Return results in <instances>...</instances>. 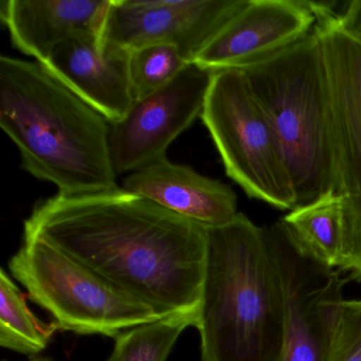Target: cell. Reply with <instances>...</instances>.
<instances>
[{
	"instance_id": "6da1fadb",
	"label": "cell",
	"mask_w": 361,
	"mask_h": 361,
	"mask_svg": "<svg viewBox=\"0 0 361 361\" xmlns=\"http://www.w3.org/2000/svg\"><path fill=\"white\" fill-rule=\"evenodd\" d=\"M24 236L54 245L161 317L197 314L207 229L143 196L122 187L58 193L35 204Z\"/></svg>"
},
{
	"instance_id": "7a4b0ae2",
	"label": "cell",
	"mask_w": 361,
	"mask_h": 361,
	"mask_svg": "<svg viewBox=\"0 0 361 361\" xmlns=\"http://www.w3.org/2000/svg\"><path fill=\"white\" fill-rule=\"evenodd\" d=\"M0 126L20 151L22 168L59 193L119 187L109 120L37 61L0 58Z\"/></svg>"
},
{
	"instance_id": "3957f363",
	"label": "cell",
	"mask_w": 361,
	"mask_h": 361,
	"mask_svg": "<svg viewBox=\"0 0 361 361\" xmlns=\"http://www.w3.org/2000/svg\"><path fill=\"white\" fill-rule=\"evenodd\" d=\"M207 234L195 323L202 361H278L286 306L266 229L238 213Z\"/></svg>"
},
{
	"instance_id": "277c9868",
	"label": "cell",
	"mask_w": 361,
	"mask_h": 361,
	"mask_svg": "<svg viewBox=\"0 0 361 361\" xmlns=\"http://www.w3.org/2000/svg\"><path fill=\"white\" fill-rule=\"evenodd\" d=\"M243 71L278 137L297 207L337 193L333 117L314 29L295 45Z\"/></svg>"
},
{
	"instance_id": "5b68a950",
	"label": "cell",
	"mask_w": 361,
	"mask_h": 361,
	"mask_svg": "<svg viewBox=\"0 0 361 361\" xmlns=\"http://www.w3.org/2000/svg\"><path fill=\"white\" fill-rule=\"evenodd\" d=\"M9 270L61 331L115 338L164 318L142 300L35 236H24Z\"/></svg>"
},
{
	"instance_id": "8992f818",
	"label": "cell",
	"mask_w": 361,
	"mask_h": 361,
	"mask_svg": "<svg viewBox=\"0 0 361 361\" xmlns=\"http://www.w3.org/2000/svg\"><path fill=\"white\" fill-rule=\"evenodd\" d=\"M200 119L226 174L251 198L280 210L297 207L274 126L243 69L213 75Z\"/></svg>"
},
{
	"instance_id": "52a82bcc",
	"label": "cell",
	"mask_w": 361,
	"mask_h": 361,
	"mask_svg": "<svg viewBox=\"0 0 361 361\" xmlns=\"http://www.w3.org/2000/svg\"><path fill=\"white\" fill-rule=\"evenodd\" d=\"M331 102L337 158V193L345 200L342 272L361 276V41L335 20L317 18Z\"/></svg>"
},
{
	"instance_id": "ba28073f",
	"label": "cell",
	"mask_w": 361,
	"mask_h": 361,
	"mask_svg": "<svg viewBox=\"0 0 361 361\" xmlns=\"http://www.w3.org/2000/svg\"><path fill=\"white\" fill-rule=\"evenodd\" d=\"M266 232L280 270L286 306L278 361H327L344 287L350 279L306 252L282 221Z\"/></svg>"
},
{
	"instance_id": "9c48e42d",
	"label": "cell",
	"mask_w": 361,
	"mask_h": 361,
	"mask_svg": "<svg viewBox=\"0 0 361 361\" xmlns=\"http://www.w3.org/2000/svg\"><path fill=\"white\" fill-rule=\"evenodd\" d=\"M213 75L189 63L168 85L136 101L126 117L109 122V152L118 176L168 158L175 139L200 118Z\"/></svg>"
},
{
	"instance_id": "30bf717a",
	"label": "cell",
	"mask_w": 361,
	"mask_h": 361,
	"mask_svg": "<svg viewBox=\"0 0 361 361\" xmlns=\"http://www.w3.org/2000/svg\"><path fill=\"white\" fill-rule=\"evenodd\" d=\"M246 1L111 0L101 39L128 51L173 46L188 62H194Z\"/></svg>"
},
{
	"instance_id": "8fae6325",
	"label": "cell",
	"mask_w": 361,
	"mask_h": 361,
	"mask_svg": "<svg viewBox=\"0 0 361 361\" xmlns=\"http://www.w3.org/2000/svg\"><path fill=\"white\" fill-rule=\"evenodd\" d=\"M316 23L305 0H247L194 63L213 73L246 68L305 39Z\"/></svg>"
},
{
	"instance_id": "7c38bea8",
	"label": "cell",
	"mask_w": 361,
	"mask_h": 361,
	"mask_svg": "<svg viewBox=\"0 0 361 361\" xmlns=\"http://www.w3.org/2000/svg\"><path fill=\"white\" fill-rule=\"evenodd\" d=\"M130 62L128 50L88 35L65 42L39 64L109 122H116L136 102Z\"/></svg>"
},
{
	"instance_id": "4fadbf2b",
	"label": "cell",
	"mask_w": 361,
	"mask_h": 361,
	"mask_svg": "<svg viewBox=\"0 0 361 361\" xmlns=\"http://www.w3.org/2000/svg\"><path fill=\"white\" fill-rule=\"evenodd\" d=\"M122 188L206 229L228 225L240 213L229 185L168 158L128 174Z\"/></svg>"
},
{
	"instance_id": "5bb4252c",
	"label": "cell",
	"mask_w": 361,
	"mask_h": 361,
	"mask_svg": "<svg viewBox=\"0 0 361 361\" xmlns=\"http://www.w3.org/2000/svg\"><path fill=\"white\" fill-rule=\"evenodd\" d=\"M111 0H3L0 18L12 45L45 62L56 48L75 37L102 35Z\"/></svg>"
},
{
	"instance_id": "9a60e30c",
	"label": "cell",
	"mask_w": 361,
	"mask_h": 361,
	"mask_svg": "<svg viewBox=\"0 0 361 361\" xmlns=\"http://www.w3.org/2000/svg\"><path fill=\"white\" fill-rule=\"evenodd\" d=\"M295 242L331 269L343 264L346 240L345 200L336 192L295 207L281 219Z\"/></svg>"
},
{
	"instance_id": "2e32d148",
	"label": "cell",
	"mask_w": 361,
	"mask_h": 361,
	"mask_svg": "<svg viewBox=\"0 0 361 361\" xmlns=\"http://www.w3.org/2000/svg\"><path fill=\"white\" fill-rule=\"evenodd\" d=\"M23 293L5 269L0 271V345L7 350L39 356L46 350L59 327L39 320Z\"/></svg>"
},
{
	"instance_id": "e0dca14e",
	"label": "cell",
	"mask_w": 361,
	"mask_h": 361,
	"mask_svg": "<svg viewBox=\"0 0 361 361\" xmlns=\"http://www.w3.org/2000/svg\"><path fill=\"white\" fill-rule=\"evenodd\" d=\"M195 314H173L116 336L109 361H166L183 331L195 326Z\"/></svg>"
},
{
	"instance_id": "ac0fdd59",
	"label": "cell",
	"mask_w": 361,
	"mask_h": 361,
	"mask_svg": "<svg viewBox=\"0 0 361 361\" xmlns=\"http://www.w3.org/2000/svg\"><path fill=\"white\" fill-rule=\"evenodd\" d=\"M189 63L173 46L149 45L130 51V80L136 101L168 85Z\"/></svg>"
},
{
	"instance_id": "d6986e66",
	"label": "cell",
	"mask_w": 361,
	"mask_h": 361,
	"mask_svg": "<svg viewBox=\"0 0 361 361\" xmlns=\"http://www.w3.org/2000/svg\"><path fill=\"white\" fill-rule=\"evenodd\" d=\"M327 361H361V299L342 301Z\"/></svg>"
},
{
	"instance_id": "ffe728a7",
	"label": "cell",
	"mask_w": 361,
	"mask_h": 361,
	"mask_svg": "<svg viewBox=\"0 0 361 361\" xmlns=\"http://www.w3.org/2000/svg\"><path fill=\"white\" fill-rule=\"evenodd\" d=\"M329 20H335L346 32L361 41V0L339 1Z\"/></svg>"
},
{
	"instance_id": "44dd1931",
	"label": "cell",
	"mask_w": 361,
	"mask_h": 361,
	"mask_svg": "<svg viewBox=\"0 0 361 361\" xmlns=\"http://www.w3.org/2000/svg\"><path fill=\"white\" fill-rule=\"evenodd\" d=\"M29 361H56L54 358L49 356H42V355H39V356L30 357Z\"/></svg>"
},
{
	"instance_id": "7402d4cb",
	"label": "cell",
	"mask_w": 361,
	"mask_h": 361,
	"mask_svg": "<svg viewBox=\"0 0 361 361\" xmlns=\"http://www.w3.org/2000/svg\"><path fill=\"white\" fill-rule=\"evenodd\" d=\"M359 282H361V279H360V281H359Z\"/></svg>"
}]
</instances>
